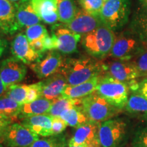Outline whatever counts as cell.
I'll return each instance as SVG.
<instances>
[{
	"instance_id": "6da1fadb",
	"label": "cell",
	"mask_w": 147,
	"mask_h": 147,
	"mask_svg": "<svg viewBox=\"0 0 147 147\" xmlns=\"http://www.w3.org/2000/svg\"><path fill=\"white\" fill-rule=\"evenodd\" d=\"M103 64L95 58L87 56L66 58L59 72L63 75L69 85H77L102 76Z\"/></svg>"
},
{
	"instance_id": "7a4b0ae2",
	"label": "cell",
	"mask_w": 147,
	"mask_h": 147,
	"mask_svg": "<svg viewBox=\"0 0 147 147\" xmlns=\"http://www.w3.org/2000/svg\"><path fill=\"white\" fill-rule=\"evenodd\" d=\"M114 31L104 24L82 36L81 45L92 57L104 59L108 56L115 40Z\"/></svg>"
},
{
	"instance_id": "3957f363",
	"label": "cell",
	"mask_w": 147,
	"mask_h": 147,
	"mask_svg": "<svg viewBox=\"0 0 147 147\" xmlns=\"http://www.w3.org/2000/svg\"><path fill=\"white\" fill-rule=\"evenodd\" d=\"M129 87L126 83L111 77L100 76L95 92L119 109L125 108L129 99Z\"/></svg>"
},
{
	"instance_id": "277c9868",
	"label": "cell",
	"mask_w": 147,
	"mask_h": 147,
	"mask_svg": "<svg viewBox=\"0 0 147 147\" xmlns=\"http://www.w3.org/2000/svg\"><path fill=\"white\" fill-rule=\"evenodd\" d=\"M129 13V0H106L101 9L99 18L103 24L113 31H117L126 25Z\"/></svg>"
},
{
	"instance_id": "5b68a950",
	"label": "cell",
	"mask_w": 147,
	"mask_h": 147,
	"mask_svg": "<svg viewBox=\"0 0 147 147\" xmlns=\"http://www.w3.org/2000/svg\"><path fill=\"white\" fill-rule=\"evenodd\" d=\"M80 106L89 121L98 123L112 119L120 110L111 105L95 91L81 99Z\"/></svg>"
},
{
	"instance_id": "8992f818",
	"label": "cell",
	"mask_w": 147,
	"mask_h": 147,
	"mask_svg": "<svg viewBox=\"0 0 147 147\" xmlns=\"http://www.w3.org/2000/svg\"><path fill=\"white\" fill-rule=\"evenodd\" d=\"M102 75L126 83L132 91L138 89L136 79L140 77L139 74L131 61L116 59L104 63Z\"/></svg>"
},
{
	"instance_id": "52a82bcc",
	"label": "cell",
	"mask_w": 147,
	"mask_h": 147,
	"mask_svg": "<svg viewBox=\"0 0 147 147\" xmlns=\"http://www.w3.org/2000/svg\"><path fill=\"white\" fill-rule=\"evenodd\" d=\"M138 32H124L115 37L108 56L115 59L130 61L143 47Z\"/></svg>"
},
{
	"instance_id": "ba28073f",
	"label": "cell",
	"mask_w": 147,
	"mask_h": 147,
	"mask_svg": "<svg viewBox=\"0 0 147 147\" xmlns=\"http://www.w3.org/2000/svg\"><path fill=\"white\" fill-rule=\"evenodd\" d=\"M127 131V124L121 119H110L101 123L99 139L101 147H121Z\"/></svg>"
},
{
	"instance_id": "9c48e42d",
	"label": "cell",
	"mask_w": 147,
	"mask_h": 147,
	"mask_svg": "<svg viewBox=\"0 0 147 147\" xmlns=\"http://www.w3.org/2000/svg\"><path fill=\"white\" fill-rule=\"evenodd\" d=\"M51 31L55 50L63 55H71L77 52L78 44L82 38L81 35L72 32L65 24H54Z\"/></svg>"
},
{
	"instance_id": "30bf717a",
	"label": "cell",
	"mask_w": 147,
	"mask_h": 147,
	"mask_svg": "<svg viewBox=\"0 0 147 147\" xmlns=\"http://www.w3.org/2000/svg\"><path fill=\"white\" fill-rule=\"evenodd\" d=\"M39 138L21 123H12L5 129L1 142L8 147H28Z\"/></svg>"
},
{
	"instance_id": "8fae6325",
	"label": "cell",
	"mask_w": 147,
	"mask_h": 147,
	"mask_svg": "<svg viewBox=\"0 0 147 147\" xmlns=\"http://www.w3.org/2000/svg\"><path fill=\"white\" fill-rule=\"evenodd\" d=\"M27 72L25 64L13 56L5 59L0 63V76L6 91L11 86L21 82Z\"/></svg>"
},
{
	"instance_id": "7c38bea8",
	"label": "cell",
	"mask_w": 147,
	"mask_h": 147,
	"mask_svg": "<svg viewBox=\"0 0 147 147\" xmlns=\"http://www.w3.org/2000/svg\"><path fill=\"white\" fill-rule=\"evenodd\" d=\"M63 59L61 53L58 51H49L39 61L29 65V67L38 78L45 79L59 72Z\"/></svg>"
},
{
	"instance_id": "4fadbf2b",
	"label": "cell",
	"mask_w": 147,
	"mask_h": 147,
	"mask_svg": "<svg viewBox=\"0 0 147 147\" xmlns=\"http://www.w3.org/2000/svg\"><path fill=\"white\" fill-rule=\"evenodd\" d=\"M101 123L89 121L76 128L69 144L84 145L86 147H101L99 129Z\"/></svg>"
},
{
	"instance_id": "5bb4252c",
	"label": "cell",
	"mask_w": 147,
	"mask_h": 147,
	"mask_svg": "<svg viewBox=\"0 0 147 147\" xmlns=\"http://www.w3.org/2000/svg\"><path fill=\"white\" fill-rule=\"evenodd\" d=\"M12 56L25 64L31 65L39 61L45 55H40L32 49L25 34L18 33L12 40L10 48Z\"/></svg>"
},
{
	"instance_id": "9a60e30c",
	"label": "cell",
	"mask_w": 147,
	"mask_h": 147,
	"mask_svg": "<svg viewBox=\"0 0 147 147\" xmlns=\"http://www.w3.org/2000/svg\"><path fill=\"white\" fill-rule=\"evenodd\" d=\"M101 24L102 22L98 16L92 15L84 10H78L73 19L65 25L72 32L83 36L94 30Z\"/></svg>"
},
{
	"instance_id": "2e32d148",
	"label": "cell",
	"mask_w": 147,
	"mask_h": 147,
	"mask_svg": "<svg viewBox=\"0 0 147 147\" xmlns=\"http://www.w3.org/2000/svg\"><path fill=\"white\" fill-rule=\"evenodd\" d=\"M41 87V97L53 100L62 95L65 89L68 85L63 74L57 72L45 78L40 82Z\"/></svg>"
},
{
	"instance_id": "e0dca14e",
	"label": "cell",
	"mask_w": 147,
	"mask_h": 147,
	"mask_svg": "<svg viewBox=\"0 0 147 147\" xmlns=\"http://www.w3.org/2000/svg\"><path fill=\"white\" fill-rule=\"evenodd\" d=\"M16 20L18 29L39 24L41 22L40 16L36 13L31 0H22L16 3Z\"/></svg>"
},
{
	"instance_id": "ac0fdd59",
	"label": "cell",
	"mask_w": 147,
	"mask_h": 147,
	"mask_svg": "<svg viewBox=\"0 0 147 147\" xmlns=\"http://www.w3.org/2000/svg\"><path fill=\"white\" fill-rule=\"evenodd\" d=\"M53 117L49 115L32 116L22 119L21 123L30 129L39 136H52Z\"/></svg>"
},
{
	"instance_id": "d6986e66",
	"label": "cell",
	"mask_w": 147,
	"mask_h": 147,
	"mask_svg": "<svg viewBox=\"0 0 147 147\" xmlns=\"http://www.w3.org/2000/svg\"><path fill=\"white\" fill-rule=\"evenodd\" d=\"M16 8L10 0H0V22L7 35L19 31L16 20Z\"/></svg>"
},
{
	"instance_id": "ffe728a7",
	"label": "cell",
	"mask_w": 147,
	"mask_h": 147,
	"mask_svg": "<svg viewBox=\"0 0 147 147\" xmlns=\"http://www.w3.org/2000/svg\"><path fill=\"white\" fill-rule=\"evenodd\" d=\"M31 2L42 22L54 25L59 21L55 0H31Z\"/></svg>"
},
{
	"instance_id": "44dd1931",
	"label": "cell",
	"mask_w": 147,
	"mask_h": 147,
	"mask_svg": "<svg viewBox=\"0 0 147 147\" xmlns=\"http://www.w3.org/2000/svg\"><path fill=\"white\" fill-rule=\"evenodd\" d=\"M100 76L93 77L87 82L77 84L67 85L62 95L71 99H82L96 91V88L100 80Z\"/></svg>"
},
{
	"instance_id": "7402d4cb",
	"label": "cell",
	"mask_w": 147,
	"mask_h": 147,
	"mask_svg": "<svg viewBox=\"0 0 147 147\" xmlns=\"http://www.w3.org/2000/svg\"><path fill=\"white\" fill-rule=\"evenodd\" d=\"M53 100L40 97L34 102L21 106V113L18 118L23 119L32 116L47 115L52 105Z\"/></svg>"
},
{
	"instance_id": "603a6c76",
	"label": "cell",
	"mask_w": 147,
	"mask_h": 147,
	"mask_svg": "<svg viewBox=\"0 0 147 147\" xmlns=\"http://www.w3.org/2000/svg\"><path fill=\"white\" fill-rule=\"evenodd\" d=\"M129 97L125 109L129 114L147 120V99L138 90Z\"/></svg>"
},
{
	"instance_id": "cb8c5ba5",
	"label": "cell",
	"mask_w": 147,
	"mask_h": 147,
	"mask_svg": "<svg viewBox=\"0 0 147 147\" xmlns=\"http://www.w3.org/2000/svg\"><path fill=\"white\" fill-rule=\"evenodd\" d=\"M21 110V106L12 99L5 95L0 97V118L12 122L18 118Z\"/></svg>"
},
{
	"instance_id": "d4e9b609",
	"label": "cell",
	"mask_w": 147,
	"mask_h": 147,
	"mask_svg": "<svg viewBox=\"0 0 147 147\" xmlns=\"http://www.w3.org/2000/svg\"><path fill=\"white\" fill-rule=\"evenodd\" d=\"M59 117L63 119L69 126L76 129L89 121L81 106H74L66 110L61 114Z\"/></svg>"
},
{
	"instance_id": "484cf974",
	"label": "cell",
	"mask_w": 147,
	"mask_h": 147,
	"mask_svg": "<svg viewBox=\"0 0 147 147\" xmlns=\"http://www.w3.org/2000/svg\"><path fill=\"white\" fill-rule=\"evenodd\" d=\"M59 15V21L63 24L70 22L79 9L74 0H55Z\"/></svg>"
},
{
	"instance_id": "4316f807",
	"label": "cell",
	"mask_w": 147,
	"mask_h": 147,
	"mask_svg": "<svg viewBox=\"0 0 147 147\" xmlns=\"http://www.w3.org/2000/svg\"><path fill=\"white\" fill-rule=\"evenodd\" d=\"M81 99H71L61 95L60 97L53 100L52 105L47 115L52 117H59L65 110L76 106H80Z\"/></svg>"
},
{
	"instance_id": "83f0119b",
	"label": "cell",
	"mask_w": 147,
	"mask_h": 147,
	"mask_svg": "<svg viewBox=\"0 0 147 147\" xmlns=\"http://www.w3.org/2000/svg\"><path fill=\"white\" fill-rule=\"evenodd\" d=\"M29 90V84H16L7 89L5 95L22 106L26 104Z\"/></svg>"
},
{
	"instance_id": "f1b7e54d",
	"label": "cell",
	"mask_w": 147,
	"mask_h": 147,
	"mask_svg": "<svg viewBox=\"0 0 147 147\" xmlns=\"http://www.w3.org/2000/svg\"><path fill=\"white\" fill-rule=\"evenodd\" d=\"M68 144L66 138L60 134L39 138L28 147H68Z\"/></svg>"
},
{
	"instance_id": "f546056e",
	"label": "cell",
	"mask_w": 147,
	"mask_h": 147,
	"mask_svg": "<svg viewBox=\"0 0 147 147\" xmlns=\"http://www.w3.org/2000/svg\"><path fill=\"white\" fill-rule=\"evenodd\" d=\"M130 61L135 65L140 77H147V47L146 46L143 45L140 50Z\"/></svg>"
},
{
	"instance_id": "4dcf8cb0",
	"label": "cell",
	"mask_w": 147,
	"mask_h": 147,
	"mask_svg": "<svg viewBox=\"0 0 147 147\" xmlns=\"http://www.w3.org/2000/svg\"><path fill=\"white\" fill-rule=\"evenodd\" d=\"M49 35L46 27L40 23L29 26L25 29V36L29 42L35 40L45 38Z\"/></svg>"
},
{
	"instance_id": "1f68e13d",
	"label": "cell",
	"mask_w": 147,
	"mask_h": 147,
	"mask_svg": "<svg viewBox=\"0 0 147 147\" xmlns=\"http://www.w3.org/2000/svg\"><path fill=\"white\" fill-rule=\"evenodd\" d=\"M77 1L82 10L98 17L104 3L103 0H77Z\"/></svg>"
},
{
	"instance_id": "d6a6232c",
	"label": "cell",
	"mask_w": 147,
	"mask_h": 147,
	"mask_svg": "<svg viewBox=\"0 0 147 147\" xmlns=\"http://www.w3.org/2000/svg\"><path fill=\"white\" fill-rule=\"evenodd\" d=\"M133 147H147V126L139 129L132 140Z\"/></svg>"
},
{
	"instance_id": "836d02e7",
	"label": "cell",
	"mask_w": 147,
	"mask_h": 147,
	"mask_svg": "<svg viewBox=\"0 0 147 147\" xmlns=\"http://www.w3.org/2000/svg\"><path fill=\"white\" fill-rule=\"evenodd\" d=\"M68 126L67 123L60 117H53L52 136H57L61 134Z\"/></svg>"
},
{
	"instance_id": "e575fe53",
	"label": "cell",
	"mask_w": 147,
	"mask_h": 147,
	"mask_svg": "<svg viewBox=\"0 0 147 147\" xmlns=\"http://www.w3.org/2000/svg\"><path fill=\"white\" fill-rule=\"evenodd\" d=\"M40 97H41V87H40V82L35 84H29V90L26 104L34 102Z\"/></svg>"
},
{
	"instance_id": "d590c367",
	"label": "cell",
	"mask_w": 147,
	"mask_h": 147,
	"mask_svg": "<svg viewBox=\"0 0 147 147\" xmlns=\"http://www.w3.org/2000/svg\"><path fill=\"white\" fill-rule=\"evenodd\" d=\"M143 45L147 47V17L141 18L136 30Z\"/></svg>"
},
{
	"instance_id": "8d00e7d4",
	"label": "cell",
	"mask_w": 147,
	"mask_h": 147,
	"mask_svg": "<svg viewBox=\"0 0 147 147\" xmlns=\"http://www.w3.org/2000/svg\"><path fill=\"white\" fill-rule=\"evenodd\" d=\"M12 122L11 121L6 120V119H3L0 118V142H1V140H2L3 135L4 134V131L5 129L7 128L9 125L12 123Z\"/></svg>"
},
{
	"instance_id": "74e56055",
	"label": "cell",
	"mask_w": 147,
	"mask_h": 147,
	"mask_svg": "<svg viewBox=\"0 0 147 147\" xmlns=\"http://www.w3.org/2000/svg\"><path fill=\"white\" fill-rule=\"evenodd\" d=\"M138 91L147 99V77L140 82Z\"/></svg>"
},
{
	"instance_id": "f35d334b",
	"label": "cell",
	"mask_w": 147,
	"mask_h": 147,
	"mask_svg": "<svg viewBox=\"0 0 147 147\" xmlns=\"http://www.w3.org/2000/svg\"><path fill=\"white\" fill-rule=\"evenodd\" d=\"M8 41L4 38H0V58L2 57L3 53L8 47Z\"/></svg>"
},
{
	"instance_id": "ab89813d",
	"label": "cell",
	"mask_w": 147,
	"mask_h": 147,
	"mask_svg": "<svg viewBox=\"0 0 147 147\" xmlns=\"http://www.w3.org/2000/svg\"><path fill=\"white\" fill-rule=\"evenodd\" d=\"M5 91H6V90L5 89L4 84H3L1 76H0V97L2 96L3 93H5Z\"/></svg>"
},
{
	"instance_id": "60d3db41",
	"label": "cell",
	"mask_w": 147,
	"mask_h": 147,
	"mask_svg": "<svg viewBox=\"0 0 147 147\" xmlns=\"http://www.w3.org/2000/svg\"><path fill=\"white\" fill-rule=\"evenodd\" d=\"M6 33L5 32V29L3 28L2 24L0 22V38H2L3 36H6Z\"/></svg>"
},
{
	"instance_id": "b9f144b4",
	"label": "cell",
	"mask_w": 147,
	"mask_h": 147,
	"mask_svg": "<svg viewBox=\"0 0 147 147\" xmlns=\"http://www.w3.org/2000/svg\"><path fill=\"white\" fill-rule=\"evenodd\" d=\"M68 147H86L84 145L81 144H68Z\"/></svg>"
},
{
	"instance_id": "7bdbcfd3",
	"label": "cell",
	"mask_w": 147,
	"mask_h": 147,
	"mask_svg": "<svg viewBox=\"0 0 147 147\" xmlns=\"http://www.w3.org/2000/svg\"><path fill=\"white\" fill-rule=\"evenodd\" d=\"M10 1H12V3H14V4H16V3H17L18 2H20V1H22V0H10Z\"/></svg>"
},
{
	"instance_id": "ee69618b",
	"label": "cell",
	"mask_w": 147,
	"mask_h": 147,
	"mask_svg": "<svg viewBox=\"0 0 147 147\" xmlns=\"http://www.w3.org/2000/svg\"><path fill=\"white\" fill-rule=\"evenodd\" d=\"M0 147H3V144H1V142H0Z\"/></svg>"
},
{
	"instance_id": "f6af8a7d",
	"label": "cell",
	"mask_w": 147,
	"mask_h": 147,
	"mask_svg": "<svg viewBox=\"0 0 147 147\" xmlns=\"http://www.w3.org/2000/svg\"><path fill=\"white\" fill-rule=\"evenodd\" d=\"M103 1H106V0H103Z\"/></svg>"
}]
</instances>
